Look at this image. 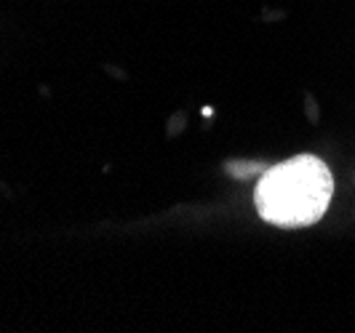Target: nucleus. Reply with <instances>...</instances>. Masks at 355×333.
Returning a JSON list of instances; mask_svg holds the SVG:
<instances>
[{
  "label": "nucleus",
  "instance_id": "obj_1",
  "mask_svg": "<svg viewBox=\"0 0 355 333\" xmlns=\"http://www.w3.org/2000/svg\"><path fill=\"white\" fill-rule=\"evenodd\" d=\"M331 195L334 179L329 165L315 155H297L259 176L254 203L267 224L300 229L323 219Z\"/></svg>",
  "mask_w": 355,
  "mask_h": 333
}]
</instances>
